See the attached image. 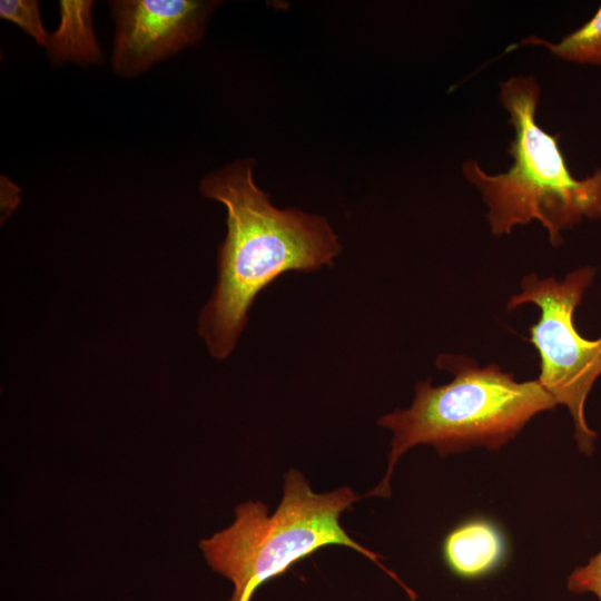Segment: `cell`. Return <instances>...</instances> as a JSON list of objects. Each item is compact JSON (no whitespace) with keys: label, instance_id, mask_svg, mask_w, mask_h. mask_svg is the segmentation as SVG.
<instances>
[{"label":"cell","instance_id":"6da1fadb","mask_svg":"<svg viewBox=\"0 0 601 601\" xmlns=\"http://www.w3.org/2000/svg\"><path fill=\"white\" fill-rule=\"evenodd\" d=\"M253 158L205 175L200 193L227 210L218 249V280L203 308L198 333L210 354L226 358L237 344L257 295L288 270L333 266L342 244L328 221L297 208L275 207L254 180Z\"/></svg>","mask_w":601,"mask_h":601},{"label":"cell","instance_id":"30bf717a","mask_svg":"<svg viewBox=\"0 0 601 601\" xmlns=\"http://www.w3.org/2000/svg\"><path fill=\"white\" fill-rule=\"evenodd\" d=\"M0 17L20 27L39 46H47L50 33L43 27L38 1L2 0L0 1Z\"/></svg>","mask_w":601,"mask_h":601},{"label":"cell","instance_id":"3957f363","mask_svg":"<svg viewBox=\"0 0 601 601\" xmlns=\"http://www.w3.org/2000/svg\"><path fill=\"white\" fill-rule=\"evenodd\" d=\"M541 88L533 76L516 75L500 83V101L510 115L514 137L508 148L513 162L505 173L487 174L475 160L462 173L487 206L492 234H511L519 225L538 220L550 243L559 246L561 233L584 219H601V168L575 178L559 145L560 135L546 132L536 121Z\"/></svg>","mask_w":601,"mask_h":601},{"label":"cell","instance_id":"7a4b0ae2","mask_svg":"<svg viewBox=\"0 0 601 601\" xmlns=\"http://www.w3.org/2000/svg\"><path fill=\"white\" fill-rule=\"evenodd\" d=\"M436 366L453 380L441 386L418 382L411 407L378 420L394 437L386 474L365 496H391L394 466L415 445H432L441 456L474 446L497 450L536 414L556 406L538 380L518 382L499 365L480 367L470 357L441 354Z\"/></svg>","mask_w":601,"mask_h":601},{"label":"cell","instance_id":"52a82bcc","mask_svg":"<svg viewBox=\"0 0 601 601\" xmlns=\"http://www.w3.org/2000/svg\"><path fill=\"white\" fill-rule=\"evenodd\" d=\"M505 555V542L496 525L475 519L453 529L444 539L443 556L463 578H477L495 569Z\"/></svg>","mask_w":601,"mask_h":601},{"label":"cell","instance_id":"277c9868","mask_svg":"<svg viewBox=\"0 0 601 601\" xmlns=\"http://www.w3.org/2000/svg\"><path fill=\"white\" fill-rule=\"evenodd\" d=\"M361 495L344 486L315 493L304 475L289 470L284 493L273 514L259 501L235 508V521L199 542L210 569L234 587L228 601H250L257 589L285 573L296 562L327 545L348 546L396 577L378 561L381 555L353 540L339 522Z\"/></svg>","mask_w":601,"mask_h":601},{"label":"cell","instance_id":"ba28073f","mask_svg":"<svg viewBox=\"0 0 601 601\" xmlns=\"http://www.w3.org/2000/svg\"><path fill=\"white\" fill-rule=\"evenodd\" d=\"M90 0H61L60 22L49 35L46 46L48 58L55 65L70 61L82 66L98 65L104 60L95 36Z\"/></svg>","mask_w":601,"mask_h":601},{"label":"cell","instance_id":"8fae6325","mask_svg":"<svg viewBox=\"0 0 601 601\" xmlns=\"http://www.w3.org/2000/svg\"><path fill=\"white\" fill-rule=\"evenodd\" d=\"M568 588L574 593L591 592L601 601V550L568 579Z\"/></svg>","mask_w":601,"mask_h":601},{"label":"cell","instance_id":"9c48e42d","mask_svg":"<svg viewBox=\"0 0 601 601\" xmlns=\"http://www.w3.org/2000/svg\"><path fill=\"white\" fill-rule=\"evenodd\" d=\"M520 46H543L559 59L581 65L601 66V6L591 19L559 42H550L540 37L530 36L519 43L510 46L506 52Z\"/></svg>","mask_w":601,"mask_h":601},{"label":"cell","instance_id":"8992f818","mask_svg":"<svg viewBox=\"0 0 601 601\" xmlns=\"http://www.w3.org/2000/svg\"><path fill=\"white\" fill-rule=\"evenodd\" d=\"M217 2L195 0H117L110 2L116 32L111 65L132 78L154 63L196 43Z\"/></svg>","mask_w":601,"mask_h":601},{"label":"cell","instance_id":"5b68a950","mask_svg":"<svg viewBox=\"0 0 601 601\" xmlns=\"http://www.w3.org/2000/svg\"><path fill=\"white\" fill-rule=\"evenodd\" d=\"M594 275L591 266L569 273L561 282L530 274L521 282V293L512 296L506 306L511 311L532 303L540 308L539 319L529 328V342L540 356L536 380L556 405L569 410L578 447L585 454L593 452L598 436L585 421L584 406L601 375V337H583L573 323V313Z\"/></svg>","mask_w":601,"mask_h":601}]
</instances>
